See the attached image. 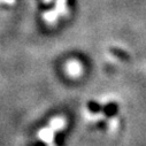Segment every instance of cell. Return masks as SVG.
I'll return each mask as SVG.
<instances>
[{"label": "cell", "instance_id": "2", "mask_svg": "<svg viewBox=\"0 0 146 146\" xmlns=\"http://www.w3.org/2000/svg\"><path fill=\"white\" fill-rule=\"evenodd\" d=\"M66 70L68 72V75H70L72 77H77V76L82 75L83 67H82L80 61H77V60H70L66 64Z\"/></svg>", "mask_w": 146, "mask_h": 146}, {"label": "cell", "instance_id": "3", "mask_svg": "<svg viewBox=\"0 0 146 146\" xmlns=\"http://www.w3.org/2000/svg\"><path fill=\"white\" fill-rule=\"evenodd\" d=\"M59 16H64L68 13V8H67V0H56V5H55V9H54Z\"/></svg>", "mask_w": 146, "mask_h": 146}, {"label": "cell", "instance_id": "6", "mask_svg": "<svg viewBox=\"0 0 146 146\" xmlns=\"http://www.w3.org/2000/svg\"><path fill=\"white\" fill-rule=\"evenodd\" d=\"M44 1H45V3H51L52 0H44Z\"/></svg>", "mask_w": 146, "mask_h": 146}, {"label": "cell", "instance_id": "1", "mask_svg": "<svg viewBox=\"0 0 146 146\" xmlns=\"http://www.w3.org/2000/svg\"><path fill=\"white\" fill-rule=\"evenodd\" d=\"M67 124V121L64 117H54L47 127L40 129L38 131V137L40 140H43L44 143H46L50 146H53L54 144V137L56 135L58 131L62 130Z\"/></svg>", "mask_w": 146, "mask_h": 146}, {"label": "cell", "instance_id": "5", "mask_svg": "<svg viewBox=\"0 0 146 146\" xmlns=\"http://www.w3.org/2000/svg\"><path fill=\"white\" fill-rule=\"evenodd\" d=\"M0 3H6V4H14L15 0H0Z\"/></svg>", "mask_w": 146, "mask_h": 146}, {"label": "cell", "instance_id": "4", "mask_svg": "<svg viewBox=\"0 0 146 146\" xmlns=\"http://www.w3.org/2000/svg\"><path fill=\"white\" fill-rule=\"evenodd\" d=\"M59 17H60V16H59V14H58L55 11H48V12H46V13L44 14V20H45L47 23H50V24H54V23L58 21Z\"/></svg>", "mask_w": 146, "mask_h": 146}]
</instances>
